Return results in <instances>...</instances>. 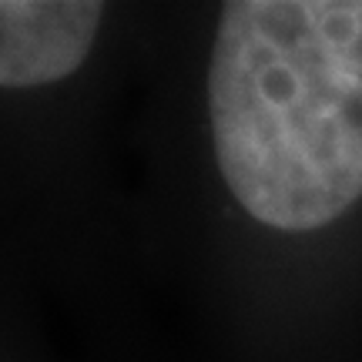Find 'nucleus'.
Instances as JSON below:
<instances>
[{"mask_svg": "<svg viewBox=\"0 0 362 362\" xmlns=\"http://www.w3.org/2000/svg\"><path fill=\"white\" fill-rule=\"evenodd\" d=\"M221 181L275 232L362 202V0H232L208 57Z\"/></svg>", "mask_w": 362, "mask_h": 362, "instance_id": "1", "label": "nucleus"}, {"mask_svg": "<svg viewBox=\"0 0 362 362\" xmlns=\"http://www.w3.org/2000/svg\"><path fill=\"white\" fill-rule=\"evenodd\" d=\"M101 17L94 0H4L0 84L24 90L74 74L94 47Z\"/></svg>", "mask_w": 362, "mask_h": 362, "instance_id": "2", "label": "nucleus"}]
</instances>
